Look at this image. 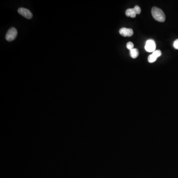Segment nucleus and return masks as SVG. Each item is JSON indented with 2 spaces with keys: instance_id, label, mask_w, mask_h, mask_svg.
I'll list each match as a JSON object with an SVG mask.
<instances>
[{
  "instance_id": "nucleus-1",
  "label": "nucleus",
  "mask_w": 178,
  "mask_h": 178,
  "mask_svg": "<svg viewBox=\"0 0 178 178\" xmlns=\"http://www.w3.org/2000/svg\"><path fill=\"white\" fill-rule=\"evenodd\" d=\"M152 14L153 17L156 21L161 22L165 21L166 16L161 9L155 7H153L152 10Z\"/></svg>"
},
{
  "instance_id": "nucleus-2",
  "label": "nucleus",
  "mask_w": 178,
  "mask_h": 178,
  "mask_svg": "<svg viewBox=\"0 0 178 178\" xmlns=\"http://www.w3.org/2000/svg\"><path fill=\"white\" fill-rule=\"evenodd\" d=\"M17 31L16 28L12 27L10 28L6 35V39L8 42H12L16 39L17 37Z\"/></svg>"
},
{
  "instance_id": "nucleus-3",
  "label": "nucleus",
  "mask_w": 178,
  "mask_h": 178,
  "mask_svg": "<svg viewBox=\"0 0 178 178\" xmlns=\"http://www.w3.org/2000/svg\"><path fill=\"white\" fill-rule=\"evenodd\" d=\"M144 48L147 52L149 53L154 52L156 49V44L154 40L152 39L147 40Z\"/></svg>"
},
{
  "instance_id": "nucleus-4",
  "label": "nucleus",
  "mask_w": 178,
  "mask_h": 178,
  "mask_svg": "<svg viewBox=\"0 0 178 178\" xmlns=\"http://www.w3.org/2000/svg\"><path fill=\"white\" fill-rule=\"evenodd\" d=\"M17 11L19 14L23 16L27 19H30L32 18V13L30 10L24 8V7H21L18 9Z\"/></svg>"
},
{
  "instance_id": "nucleus-5",
  "label": "nucleus",
  "mask_w": 178,
  "mask_h": 178,
  "mask_svg": "<svg viewBox=\"0 0 178 178\" xmlns=\"http://www.w3.org/2000/svg\"><path fill=\"white\" fill-rule=\"evenodd\" d=\"M119 33L123 37H131L133 35V30L131 28H122L119 30Z\"/></svg>"
},
{
  "instance_id": "nucleus-6",
  "label": "nucleus",
  "mask_w": 178,
  "mask_h": 178,
  "mask_svg": "<svg viewBox=\"0 0 178 178\" xmlns=\"http://www.w3.org/2000/svg\"><path fill=\"white\" fill-rule=\"evenodd\" d=\"M126 15L127 16H130L132 18H134V17H136L137 13H136V12L133 8V9H127L126 11Z\"/></svg>"
},
{
  "instance_id": "nucleus-7",
  "label": "nucleus",
  "mask_w": 178,
  "mask_h": 178,
  "mask_svg": "<svg viewBox=\"0 0 178 178\" xmlns=\"http://www.w3.org/2000/svg\"><path fill=\"white\" fill-rule=\"evenodd\" d=\"M130 55L133 59H136L138 57L139 53L137 49H133L131 50H130Z\"/></svg>"
},
{
  "instance_id": "nucleus-8",
  "label": "nucleus",
  "mask_w": 178,
  "mask_h": 178,
  "mask_svg": "<svg viewBox=\"0 0 178 178\" xmlns=\"http://www.w3.org/2000/svg\"><path fill=\"white\" fill-rule=\"evenodd\" d=\"M157 57H155L154 55H153L152 54L149 55L148 57V62L149 63H153L155 62L156 60H157Z\"/></svg>"
},
{
  "instance_id": "nucleus-9",
  "label": "nucleus",
  "mask_w": 178,
  "mask_h": 178,
  "mask_svg": "<svg viewBox=\"0 0 178 178\" xmlns=\"http://www.w3.org/2000/svg\"><path fill=\"white\" fill-rule=\"evenodd\" d=\"M152 54L153 55H154L155 57H157V58H158V57H160V56H161L162 53H161V52L160 50H155L154 52H153Z\"/></svg>"
},
{
  "instance_id": "nucleus-10",
  "label": "nucleus",
  "mask_w": 178,
  "mask_h": 178,
  "mask_svg": "<svg viewBox=\"0 0 178 178\" xmlns=\"http://www.w3.org/2000/svg\"><path fill=\"white\" fill-rule=\"evenodd\" d=\"M134 45L133 43L132 42H128L127 44V48L128 49H129L130 51V50L132 49H134Z\"/></svg>"
},
{
  "instance_id": "nucleus-11",
  "label": "nucleus",
  "mask_w": 178,
  "mask_h": 178,
  "mask_svg": "<svg viewBox=\"0 0 178 178\" xmlns=\"http://www.w3.org/2000/svg\"><path fill=\"white\" fill-rule=\"evenodd\" d=\"M134 9L135 12H136V13L138 14V15H139V14L141 13V9L140 7L138 6H136L135 7H134Z\"/></svg>"
},
{
  "instance_id": "nucleus-12",
  "label": "nucleus",
  "mask_w": 178,
  "mask_h": 178,
  "mask_svg": "<svg viewBox=\"0 0 178 178\" xmlns=\"http://www.w3.org/2000/svg\"><path fill=\"white\" fill-rule=\"evenodd\" d=\"M173 47L175 49H178V39H176L174 42Z\"/></svg>"
}]
</instances>
